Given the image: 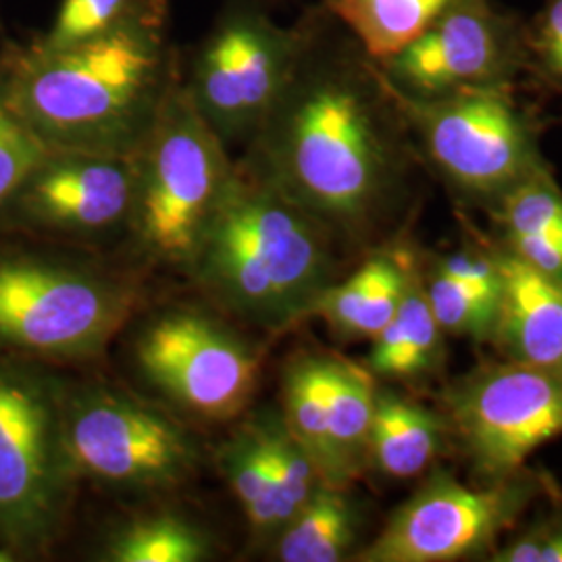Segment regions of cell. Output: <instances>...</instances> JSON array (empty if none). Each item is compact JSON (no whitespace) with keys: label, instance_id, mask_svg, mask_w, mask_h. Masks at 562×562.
<instances>
[{"label":"cell","instance_id":"15","mask_svg":"<svg viewBox=\"0 0 562 562\" xmlns=\"http://www.w3.org/2000/svg\"><path fill=\"white\" fill-rule=\"evenodd\" d=\"M494 246L503 292L490 344L506 361L562 371V280Z\"/></svg>","mask_w":562,"mask_h":562},{"label":"cell","instance_id":"33","mask_svg":"<svg viewBox=\"0 0 562 562\" xmlns=\"http://www.w3.org/2000/svg\"><path fill=\"white\" fill-rule=\"evenodd\" d=\"M18 561V557L9 550V548H4V546H0V562H15Z\"/></svg>","mask_w":562,"mask_h":562},{"label":"cell","instance_id":"5","mask_svg":"<svg viewBox=\"0 0 562 562\" xmlns=\"http://www.w3.org/2000/svg\"><path fill=\"white\" fill-rule=\"evenodd\" d=\"M63 394L48 364L0 357V546L18 561L53 552L76 503Z\"/></svg>","mask_w":562,"mask_h":562},{"label":"cell","instance_id":"29","mask_svg":"<svg viewBox=\"0 0 562 562\" xmlns=\"http://www.w3.org/2000/svg\"><path fill=\"white\" fill-rule=\"evenodd\" d=\"M548 498L552 510L527 522L513 538L498 543L487 562H562V490L548 477Z\"/></svg>","mask_w":562,"mask_h":562},{"label":"cell","instance_id":"30","mask_svg":"<svg viewBox=\"0 0 562 562\" xmlns=\"http://www.w3.org/2000/svg\"><path fill=\"white\" fill-rule=\"evenodd\" d=\"M48 150L0 88V209Z\"/></svg>","mask_w":562,"mask_h":562},{"label":"cell","instance_id":"3","mask_svg":"<svg viewBox=\"0 0 562 562\" xmlns=\"http://www.w3.org/2000/svg\"><path fill=\"white\" fill-rule=\"evenodd\" d=\"M338 241L244 159L181 271L227 319L280 334L341 278Z\"/></svg>","mask_w":562,"mask_h":562},{"label":"cell","instance_id":"14","mask_svg":"<svg viewBox=\"0 0 562 562\" xmlns=\"http://www.w3.org/2000/svg\"><path fill=\"white\" fill-rule=\"evenodd\" d=\"M378 65L396 92L413 99L521 83L525 18L496 0H454L417 41Z\"/></svg>","mask_w":562,"mask_h":562},{"label":"cell","instance_id":"9","mask_svg":"<svg viewBox=\"0 0 562 562\" xmlns=\"http://www.w3.org/2000/svg\"><path fill=\"white\" fill-rule=\"evenodd\" d=\"M306 41V18H273L257 0H225L183 63V83L227 148L246 146L292 78Z\"/></svg>","mask_w":562,"mask_h":562},{"label":"cell","instance_id":"21","mask_svg":"<svg viewBox=\"0 0 562 562\" xmlns=\"http://www.w3.org/2000/svg\"><path fill=\"white\" fill-rule=\"evenodd\" d=\"M375 63L417 41L454 0H317Z\"/></svg>","mask_w":562,"mask_h":562},{"label":"cell","instance_id":"19","mask_svg":"<svg viewBox=\"0 0 562 562\" xmlns=\"http://www.w3.org/2000/svg\"><path fill=\"white\" fill-rule=\"evenodd\" d=\"M380 382L359 362L329 352L327 431L331 448V485H352L369 471V436Z\"/></svg>","mask_w":562,"mask_h":562},{"label":"cell","instance_id":"13","mask_svg":"<svg viewBox=\"0 0 562 562\" xmlns=\"http://www.w3.org/2000/svg\"><path fill=\"white\" fill-rule=\"evenodd\" d=\"M136 157L48 150L0 209V234L94 244L127 234Z\"/></svg>","mask_w":562,"mask_h":562},{"label":"cell","instance_id":"11","mask_svg":"<svg viewBox=\"0 0 562 562\" xmlns=\"http://www.w3.org/2000/svg\"><path fill=\"white\" fill-rule=\"evenodd\" d=\"M548 477L525 469L513 480L477 485L436 464L352 561H487L504 536L519 527L529 506L548 494Z\"/></svg>","mask_w":562,"mask_h":562},{"label":"cell","instance_id":"7","mask_svg":"<svg viewBox=\"0 0 562 562\" xmlns=\"http://www.w3.org/2000/svg\"><path fill=\"white\" fill-rule=\"evenodd\" d=\"M236 159L190 99L183 78L136 155L127 236L146 259L183 269L234 173Z\"/></svg>","mask_w":562,"mask_h":562},{"label":"cell","instance_id":"8","mask_svg":"<svg viewBox=\"0 0 562 562\" xmlns=\"http://www.w3.org/2000/svg\"><path fill=\"white\" fill-rule=\"evenodd\" d=\"M63 425L80 482L157 496L190 482L201 467V443L173 413L117 385L65 383Z\"/></svg>","mask_w":562,"mask_h":562},{"label":"cell","instance_id":"34","mask_svg":"<svg viewBox=\"0 0 562 562\" xmlns=\"http://www.w3.org/2000/svg\"><path fill=\"white\" fill-rule=\"evenodd\" d=\"M0 34H2V25H0Z\"/></svg>","mask_w":562,"mask_h":562},{"label":"cell","instance_id":"2","mask_svg":"<svg viewBox=\"0 0 562 562\" xmlns=\"http://www.w3.org/2000/svg\"><path fill=\"white\" fill-rule=\"evenodd\" d=\"M181 78L171 0L60 48L0 34V88L50 150L136 157Z\"/></svg>","mask_w":562,"mask_h":562},{"label":"cell","instance_id":"26","mask_svg":"<svg viewBox=\"0 0 562 562\" xmlns=\"http://www.w3.org/2000/svg\"><path fill=\"white\" fill-rule=\"evenodd\" d=\"M422 281L429 308L446 338L485 344L492 338L496 308L467 292L461 283L446 276L442 269L422 255Z\"/></svg>","mask_w":562,"mask_h":562},{"label":"cell","instance_id":"32","mask_svg":"<svg viewBox=\"0 0 562 562\" xmlns=\"http://www.w3.org/2000/svg\"><path fill=\"white\" fill-rule=\"evenodd\" d=\"M257 2H261L265 7H269V9H281V7H292V4H306V2H311V0H257Z\"/></svg>","mask_w":562,"mask_h":562},{"label":"cell","instance_id":"24","mask_svg":"<svg viewBox=\"0 0 562 562\" xmlns=\"http://www.w3.org/2000/svg\"><path fill=\"white\" fill-rule=\"evenodd\" d=\"M213 538L199 522L171 510L142 513L104 540L101 561L202 562L213 559Z\"/></svg>","mask_w":562,"mask_h":562},{"label":"cell","instance_id":"31","mask_svg":"<svg viewBox=\"0 0 562 562\" xmlns=\"http://www.w3.org/2000/svg\"><path fill=\"white\" fill-rule=\"evenodd\" d=\"M446 276L459 281L467 292L498 311L503 271L494 244H464L459 250L429 257Z\"/></svg>","mask_w":562,"mask_h":562},{"label":"cell","instance_id":"4","mask_svg":"<svg viewBox=\"0 0 562 562\" xmlns=\"http://www.w3.org/2000/svg\"><path fill=\"white\" fill-rule=\"evenodd\" d=\"M130 276L30 248H0V357L99 359L140 304Z\"/></svg>","mask_w":562,"mask_h":562},{"label":"cell","instance_id":"17","mask_svg":"<svg viewBox=\"0 0 562 562\" xmlns=\"http://www.w3.org/2000/svg\"><path fill=\"white\" fill-rule=\"evenodd\" d=\"M452 452L448 425L434 406L413 401L390 387H378L369 436V471L387 480H422Z\"/></svg>","mask_w":562,"mask_h":562},{"label":"cell","instance_id":"25","mask_svg":"<svg viewBox=\"0 0 562 562\" xmlns=\"http://www.w3.org/2000/svg\"><path fill=\"white\" fill-rule=\"evenodd\" d=\"M487 215L498 234H548L562 241V188L552 165L519 181Z\"/></svg>","mask_w":562,"mask_h":562},{"label":"cell","instance_id":"10","mask_svg":"<svg viewBox=\"0 0 562 562\" xmlns=\"http://www.w3.org/2000/svg\"><path fill=\"white\" fill-rule=\"evenodd\" d=\"M436 408L477 485L513 480L531 454L562 436V371L483 361L443 383Z\"/></svg>","mask_w":562,"mask_h":562},{"label":"cell","instance_id":"27","mask_svg":"<svg viewBox=\"0 0 562 562\" xmlns=\"http://www.w3.org/2000/svg\"><path fill=\"white\" fill-rule=\"evenodd\" d=\"M153 2L155 0H60L48 30L36 34V41L48 48L90 41L134 20Z\"/></svg>","mask_w":562,"mask_h":562},{"label":"cell","instance_id":"22","mask_svg":"<svg viewBox=\"0 0 562 562\" xmlns=\"http://www.w3.org/2000/svg\"><path fill=\"white\" fill-rule=\"evenodd\" d=\"M217 462L252 536L262 543L273 542L280 531L278 498L259 417L244 423L229 436L217 452Z\"/></svg>","mask_w":562,"mask_h":562},{"label":"cell","instance_id":"20","mask_svg":"<svg viewBox=\"0 0 562 562\" xmlns=\"http://www.w3.org/2000/svg\"><path fill=\"white\" fill-rule=\"evenodd\" d=\"M361 503L350 485L323 483L271 542L280 562L352 561L361 542Z\"/></svg>","mask_w":562,"mask_h":562},{"label":"cell","instance_id":"18","mask_svg":"<svg viewBox=\"0 0 562 562\" xmlns=\"http://www.w3.org/2000/svg\"><path fill=\"white\" fill-rule=\"evenodd\" d=\"M362 364L378 382L419 385L442 375L446 334L436 322L423 290L422 259L402 299L401 308L380 336L371 340L369 355Z\"/></svg>","mask_w":562,"mask_h":562},{"label":"cell","instance_id":"16","mask_svg":"<svg viewBox=\"0 0 562 562\" xmlns=\"http://www.w3.org/2000/svg\"><path fill=\"white\" fill-rule=\"evenodd\" d=\"M419 259L422 252L406 241L369 250L352 273L323 292L308 319H322L336 340H373L401 308Z\"/></svg>","mask_w":562,"mask_h":562},{"label":"cell","instance_id":"23","mask_svg":"<svg viewBox=\"0 0 562 562\" xmlns=\"http://www.w3.org/2000/svg\"><path fill=\"white\" fill-rule=\"evenodd\" d=\"M327 361L329 352L299 350L281 369V422L331 480V448L327 431Z\"/></svg>","mask_w":562,"mask_h":562},{"label":"cell","instance_id":"28","mask_svg":"<svg viewBox=\"0 0 562 562\" xmlns=\"http://www.w3.org/2000/svg\"><path fill=\"white\" fill-rule=\"evenodd\" d=\"M521 81L542 94H562V0H542L525 18Z\"/></svg>","mask_w":562,"mask_h":562},{"label":"cell","instance_id":"1","mask_svg":"<svg viewBox=\"0 0 562 562\" xmlns=\"http://www.w3.org/2000/svg\"><path fill=\"white\" fill-rule=\"evenodd\" d=\"M301 9L299 65L240 159L322 223L341 252H369L413 215L425 169L380 65L317 0Z\"/></svg>","mask_w":562,"mask_h":562},{"label":"cell","instance_id":"6","mask_svg":"<svg viewBox=\"0 0 562 562\" xmlns=\"http://www.w3.org/2000/svg\"><path fill=\"white\" fill-rule=\"evenodd\" d=\"M517 88L482 86L434 99L404 97L392 88L425 173L462 206L487 211L550 165L542 150V115L519 99Z\"/></svg>","mask_w":562,"mask_h":562},{"label":"cell","instance_id":"35","mask_svg":"<svg viewBox=\"0 0 562 562\" xmlns=\"http://www.w3.org/2000/svg\"><path fill=\"white\" fill-rule=\"evenodd\" d=\"M561 123H562V120H561Z\"/></svg>","mask_w":562,"mask_h":562},{"label":"cell","instance_id":"12","mask_svg":"<svg viewBox=\"0 0 562 562\" xmlns=\"http://www.w3.org/2000/svg\"><path fill=\"white\" fill-rule=\"evenodd\" d=\"M132 359L159 398L204 423L238 419L261 375L259 348L223 313L201 306L150 315L134 338Z\"/></svg>","mask_w":562,"mask_h":562}]
</instances>
